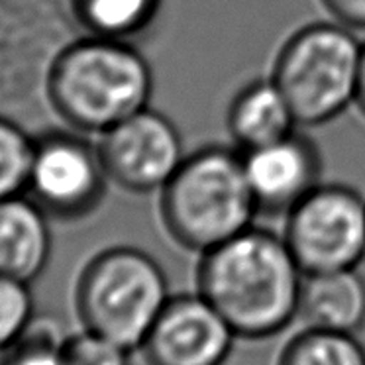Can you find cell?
Returning <instances> with one entry per match:
<instances>
[{
    "mask_svg": "<svg viewBox=\"0 0 365 365\" xmlns=\"http://www.w3.org/2000/svg\"><path fill=\"white\" fill-rule=\"evenodd\" d=\"M277 365H365V348L356 334L307 326L287 341Z\"/></svg>",
    "mask_w": 365,
    "mask_h": 365,
    "instance_id": "obj_15",
    "label": "cell"
},
{
    "mask_svg": "<svg viewBox=\"0 0 365 365\" xmlns=\"http://www.w3.org/2000/svg\"><path fill=\"white\" fill-rule=\"evenodd\" d=\"M283 238L304 273L357 269L365 257V199L346 185L320 182L285 216Z\"/></svg>",
    "mask_w": 365,
    "mask_h": 365,
    "instance_id": "obj_6",
    "label": "cell"
},
{
    "mask_svg": "<svg viewBox=\"0 0 365 365\" xmlns=\"http://www.w3.org/2000/svg\"><path fill=\"white\" fill-rule=\"evenodd\" d=\"M169 299L165 271L150 254L130 246L96 254L85 265L75 293L85 330L130 351L140 349Z\"/></svg>",
    "mask_w": 365,
    "mask_h": 365,
    "instance_id": "obj_4",
    "label": "cell"
},
{
    "mask_svg": "<svg viewBox=\"0 0 365 365\" xmlns=\"http://www.w3.org/2000/svg\"><path fill=\"white\" fill-rule=\"evenodd\" d=\"M49 216L30 197L0 200V275L30 283L51 255Z\"/></svg>",
    "mask_w": 365,
    "mask_h": 365,
    "instance_id": "obj_11",
    "label": "cell"
},
{
    "mask_svg": "<svg viewBox=\"0 0 365 365\" xmlns=\"http://www.w3.org/2000/svg\"><path fill=\"white\" fill-rule=\"evenodd\" d=\"M304 271L283 236L247 228L200 255L199 293L238 338L265 340L299 318Z\"/></svg>",
    "mask_w": 365,
    "mask_h": 365,
    "instance_id": "obj_1",
    "label": "cell"
},
{
    "mask_svg": "<svg viewBox=\"0 0 365 365\" xmlns=\"http://www.w3.org/2000/svg\"><path fill=\"white\" fill-rule=\"evenodd\" d=\"M257 215L287 216L320 185L322 158L309 135L293 134L242 151Z\"/></svg>",
    "mask_w": 365,
    "mask_h": 365,
    "instance_id": "obj_10",
    "label": "cell"
},
{
    "mask_svg": "<svg viewBox=\"0 0 365 365\" xmlns=\"http://www.w3.org/2000/svg\"><path fill=\"white\" fill-rule=\"evenodd\" d=\"M334 22L351 32H365V0H320Z\"/></svg>",
    "mask_w": 365,
    "mask_h": 365,
    "instance_id": "obj_20",
    "label": "cell"
},
{
    "mask_svg": "<svg viewBox=\"0 0 365 365\" xmlns=\"http://www.w3.org/2000/svg\"><path fill=\"white\" fill-rule=\"evenodd\" d=\"M361 48L338 22L302 26L279 49L271 79L302 126H324L356 103Z\"/></svg>",
    "mask_w": 365,
    "mask_h": 365,
    "instance_id": "obj_5",
    "label": "cell"
},
{
    "mask_svg": "<svg viewBox=\"0 0 365 365\" xmlns=\"http://www.w3.org/2000/svg\"><path fill=\"white\" fill-rule=\"evenodd\" d=\"M236 338L202 294H171L140 351L145 365H224Z\"/></svg>",
    "mask_w": 365,
    "mask_h": 365,
    "instance_id": "obj_9",
    "label": "cell"
},
{
    "mask_svg": "<svg viewBox=\"0 0 365 365\" xmlns=\"http://www.w3.org/2000/svg\"><path fill=\"white\" fill-rule=\"evenodd\" d=\"M34 299L24 281L0 275V351L12 349L32 324Z\"/></svg>",
    "mask_w": 365,
    "mask_h": 365,
    "instance_id": "obj_17",
    "label": "cell"
},
{
    "mask_svg": "<svg viewBox=\"0 0 365 365\" xmlns=\"http://www.w3.org/2000/svg\"><path fill=\"white\" fill-rule=\"evenodd\" d=\"M36 140L14 120L0 116V200L24 195Z\"/></svg>",
    "mask_w": 365,
    "mask_h": 365,
    "instance_id": "obj_16",
    "label": "cell"
},
{
    "mask_svg": "<svg viewBox=\"0 0 365 365\" xmlns=\"http://www.w3.org/2000/svg\"><path fill=\"white\" fill-rule=\"evenodd\" d=\"M46 93L67 126L101 135L150 106L153 71L134 41L81 36L56 53Z\"/></svg>",
    "mask_w": 365,
    "mask_h": 365,
    "instance_id": "obj_2",
    "label": "cell"
},
{
    "mask_svg": "<svg viewBox=\"0 0 365 365\" xmlns=\"http://www.w3.org/2000/svg\"><path fill=\"white\" fill-rule=\"evenodd\" d=\"M69 365H130V349L101 334L83 330L63 340Z\"/></svg>",
    "mask_w": 365,
    "mask_h": 365,
    "instance_id": "obj_18",
    "label": "cell"
},
{
    "mask_svg": "<svg viewBox=\"0 0 365 365\" xmlns=\"http://www.w3.org/2000/svg\"><path fill=\"white\" fill-rule=\"evenodd\" d=\"M257 208L242 151L205 145L182 159L159 191V216L175 244L207 254L252 228Z\"/></svg>",
    "mask_w": 365,
    "mask_h": 365,
    "instance_id": "obj_3",
    "label": "cell"
},
{
    "mask_svg": "<svg viewBox=\"0 0 365 365\" xmlns=\"http://www.w3.org/2000/svg\"><path fill=\"white\" fill-rule=\"evenodd\" d=\"M299 318L309 328L357 334L365 326V279L357 269L304 273Z\"/></svg>",
    "mask_w": 365,
    "mask_h": 365,
    "instance_id": "obj_12",
    "label": "cell"
},
{
    "mask_svg": "<svg viewBox=\"0 0 365 365\" xmlns=\"http://www.w3.org/2000/svg\"><path fill=\"white\" fill-rule=\"evenodd\" d=\"M365 116V43L361 48V59H359V73H357V91L356 103H354Z\"/></svg>",
    "mask_w": 365,
    "mask_h": 365,
    "instance_id": "obj_21",
    "label": "cell"
},
{
    "mask_svg": "<svg viewBox=\"0 0 365 365\" xmlns=\"http://www.w3.org/2000/svg\"><path fill=\"white\" fill-rule=\"evenodd\" d=\"M2 365H69V361L63 340H56L48 334H26Z\"/></svg>",
    "mask_w": 365,
    "mask_h": 365,
    "instance_id": "obj_19",
    "label": "cell"
},
{
    "mask_svg": "<svg viewBox=\"0 0 365 365\" xmlns=\"http://www.w3.org/2000/svg\"><path fill=\"white\" fill-rule=\"evenodd\" d=\"M236 150L250 151L297 132L299 122L275 81L257 79L232 98L226 116Z\"/></svg>",
    "mask_w": 365,
    "mask_h": 365,
    "instance_id": "obj_13",
    "label": "cell"
},
{
    "mask_svg": "<svg viewBox=\"0 0 365 365\" xmlns=\"http://www.w3.org/2000/svg\"><path fill=\"white\" fill-rule=\"evenodd\" d=\"M85 36L135 41L161 12L163 0H69Z\"/></svg>",
    "mask_w": 365,
    "mask_h": 365,
    "instance_id": "obj_14",
    "label": "cell"
},
{
    "mask_svg": "<svg viewBox=\"0 0 365 365\" xmlns=\"http://www.w3.org/2000/svg\"><path fill=\"white\" fill-rule=\"evenodd\" d=\"M108 182L96 143L59 130L36 138L26 192L49 218L81 220L93 215Z\"/></svg>",
    "mask_w": 365,
    "mask_h": 365,
    "instance_id": "obj_7",
    "label": "cell"
},
{
    "mask_svg": "<svg viewBox=\"0 0 365 365\" xmlns=\"http://www.w3.org/2000/svg\"><path fill=\"white\" fill-rule=\"evenodd\" d=\"M96 145L108 181L132 195L161 191L187 158L177 126L150 106L106 130Z\"/></svg>",
    "mask_w": 365,
    "mask_h": 365,
    "instance_id": "obj_8",
    "label": "cell"
}]
</instances>
